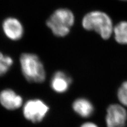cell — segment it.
<instances>
[{
    "instance_id": "5",
    "label": "cell",
    "mask_w": 127,
    "mask_h": 127,
    "mask_svg": "<svg viewBox=\"0 0 127 127\" xmlns=\"http://www.w3.org/2000/svg\"><path fill=\"white\" fill-rule=\"evenodd\" d=\"M105 120L107 127H125L127 111L120 105L111 104L107 109Z\"/></svg>"
},
{
    "instance_id": "14",
    "label": "cell",
    "mask_w": 127,
    "mask_h": 127,
    "mask_svg": "<svg viewBox=\"0 0 127 127\" xmlns=\"http://www.w3.org/2000/svg\"><path fill=\"white\" fill-rule=\"evenodd\" d=\"M121 1H127V0H121Z\"/></svg>"
},
{
    "instance_id": "6",
    "label": "cell",
    "mask_w": 127,
    "mask_h": 127,
    "mask_svg": "<svg viewBox=\"0 0 127 127\" xmlns=\"http://www.w3.org/2000/svg\"><path fill=\"white\" fill-rule=\"evenodd\" d=\"M22 98L12 90H4L0 93V103L7 110L19 109L22 106Z\"/></svg>"
},
{
    "instance_id": "10",
    "label": "cell",
    "mask_w": 127,
    "mask_h": 127,
    "mask_svg": "<svg viewBox=\"0 0 127 127\" xmlns=\"http://www.w3.org/2000/svg\"><path fill=\"white\" fill-rule=\"evenodd\" d=\"M115 39L122 45H127V22L122 21L118 23L113 28Z\"/></svg>"
},
{
    "instance_id": "11",
    "label": "cell",
    "mask_w": 127,
    "mask_h": 127,
    "mask_svg": "<svg viewBox=\"0 0 127 127\" xmlns=\"http://www.w3.org/2000/svg\"><path fill=\"white\" fill-rule=\"evenodd\" d=\"M12 64V59L0 52V76L6 74Z\"/></svg>"
},
{
    "instance_id": "8",
    "label": "cell",
    "mask_w": 127,
    "mask_h": 127,
    "mask_svg": "<svg viewBox=\"0 0 127 127\" xmlns=\"http://www.w3.org/2000/svg\"><path fill=\"white\" fill-rule=\"evenodd\" d=\"M3 29L7 38L12 40L21 39L23 34V29L21 23L17 19L7 18L3 23Z\"/></svg>"
},
{
    "instance_id": "9",
    "label": "cell",
    "mask_w": 127,
    "mask_h": 127,
    "mask_svg": "<svg viewBox=\"0 0 127 127\" xmlns=\"http://www.w3.org/2000/svg\"><path fill=\"white\" fill-rule=\"evenodd\" d=\"M74 111L79 116L82 118H89L93 114L94 108V106L89 100L85 98L76 99L73 103Z\"/></svg>"
},
{
    "instance_id": "13",
    "label": "cell",
    "mask_w": 127,
    "mask_h": 127,
    "mask_svg": "<svg viewBox=\"0 0 127 127\" xmlns=\"http://www.w3.org/2000/svg\"><path fill=\"white\" fill-rule=\"evenodd\" d=\"M81 127H98L96 124L92 122H86L83 124Z\"/></svg>"
},
{
    "instance_id": "7",
    "label": "cell",
    "mask_w": 127,
    "mask_h": 127,
    "mask_svg": "<svg viewBox=\"0 0 127 127\" xmlns=\"http://www.w3.org/2000/svg\"><path fill=\"white\" fill-rule=\"evenodd\" d=\"M71 82L72 79L68 74L62 71H58L51 78L50 86L55 92L64 93L68 90Z\"/></svg>"
},
{
    "instance_id": "3",
    "label": "cell",
    "mask_w": 127,
    "mask_h": 127,
    "mask_svg": "<svg viewBox=\"0 0 127 127\" xmlns=\"http://www.w3.org/2000/svg\"><path fill=\"white\" fill-rule=\"evenodd\" d=\"M73 13L66 9L55 11L47 21V25L57 37H64L70 31L74 23Z\"/></svg>"
},
{
    "instance_id": "12",
    "label": "cell",
    "mask_w": 127,
    "mask_h": 127,
    "mask_svg": "<svg viewBox=\"0 0 127 127\" xmlns=\"http://www.w3.org/2000/svg\"><path fill=\"white\" fill-rule=\"evenodd\" d=\"M117 95L118 100L121 104L127 106V81L123 83L119 87Z\"/></svg>"
},
{
    "instance_id": "1",
    "label": "cell",
    "mask_w": 127,
    "mask_h": 127,
    "mask_svg": "<svg viewBox=\"0 0 127 127\" xmlns=\"http://www.w3.org/2000/svg\"><path fill=\"white\" fill-rule=\"evenodd\" d=\"M82 25L87 30H94L104 39H108L112 34L113 23L108 15L100 11L87 14L82 21Z\"/></svg>"
},
{
    "instance_id": "4",
    "label": "cell",
    "mask_w": 127,
    "mask_h": 127,
    "mask_svg": "<svg viewBox=\"0 0 127 127\" xmlns=\"http://www.w3.org/2000/svg\"><path fill=\"white\" fill-rule=\"evenodd\" d=\"M49 110V106L39 99L28 101L23 108L25 118L33 123H38L43 120Z\"/></svg>"
},
{
    "instance_id": "2",
    "label": "cell",
    "mask_w": 127,
    "mask_h": 127,
    "mask_svg": "<svg viewBox=\"0 0 127 127\" xmlns=\"http://www.w3.org/2000/svg\"><path fill=\"white\" fill-rule=\"evenodd\" d=\"M22 74L30 83H40L44 82L46 72L40 59L36 55L22 54L20 58Z\"/></svg>"
}]
</instances>
